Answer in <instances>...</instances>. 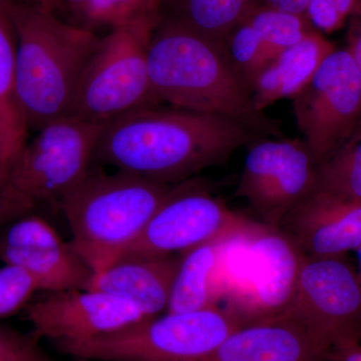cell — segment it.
<instances>
[{
  "instance_id": "16",
  "label": "cell",
  "mask_w": 361,
  "mask_h": 361,
  "mask_svg": "<svg viewBox=\"0 0 361 361\" xmlns=\"http://www.w3.org/2000/svg\"><path fill=\"white\" fill-rule=\"evenodd\" d=\"M331 351L307 325L285 312L240 327L193 361H329Z\"/></svg>"
},
{
  "instance_id": "18",
  "label": "cell",
  "mask_w": 361,
  "mask_h": 361,
  "mask_svg": "<svg viewBox=\"0 0 361 361\" xmlns=\"http://www.w3.org/2000/svg\"><path fill=\"white\" fill-rule=\"evenodd\" d=\"M336 49L325 35L313 30L300 42L280 52L259 73L252 87L256 109L265 111L281 99H293Z\"/></svg>"
},
{
  "instance_id": "23",
  "label": "cell",
  "mask_w": 361,
  "mask_h": 361,
  "mask_svg": "<svg viewBox=\"0 0 361 361\" xmlns=\"http://www.w3.org/2000/svg\"><path fill=\"white\" fill-rule=\"evenodd\" d=\"M248 20L258 33L268 63L314 30L306 16L265 4L258 6L248 16Z\"/></svg>"
},
{
  "instance_id": "22",
  "label": "cell",
  "mask_w": 361,
  "mask_h": 361,
  "mask_svg": "<svg viewBox=\"0 0 361 361\" xmlns=\"http://www.w3.org/2000/svg\"><path fill=\"white\" fill-rule=\"evenodd\" d=\"M315 189L361 202V123L336 153L318 164Z\"/></svg>"
},
{
  "instance_id": "2",
  "label": "cell",
  "mask_w": 361,
  "mask_h": 361,
  "mask_svg": "<svg viewBox=\"0 0 361 361\" xmlns=\"http://www.w3.org/2000/svg\"><path fill=\"white\" fill-rule=\"evenodd\" d=\"M152 92L159 104L230 116L264 137H281L274 120L254 104L225 44L159 16L148 51Z\"/></svg>"
},
{
  "instance_id": "35",
  "label": "cell",
  "mask_w": 361,
  "mask_h": 361,
  "mask_svg": "<svg viewBox=\"0 0 361 361\" xmlns=\"http://www.w3.org/2000/svg\"><path fill=\"white\" fill-rule=\"evenodd\" d=\"M356 254H357V261H358V276H360L361 280V245L358 247L355 250Z\"/></svg>"
},
{
  "instance_id": "27",
  "label": "cell",
  "mask_w": 361,
  "mask_h": 361,
  "mask_svg": "<svg viewBox=\"0 0 361 361\" xmlns=\"http://www.w3.org/2000/svg\"><path fill=\"white\" fill-rule=\"evenodd\" d=\"M358 0H307L305 16L314 30L327 35L341 30Z\"/></svg>"
},
{
  "instance_id": "24",
  "label": "cell",
  "mask_w": 361,
  "mask_h": 361,
  "mask_svg": "<svg viewBox=\"0 0 361 361\" xmlns=\"http://www.w3.org/2000/svg\"><path fill=\"white\" fill-rule=\"evenodd\" d=\"M232 65L251 89L259 73L268 65L262 44L248 18L230 32L224 42Z\"/></svg>"
},
{
  "instance_id": "21",
  "label": "cell",
  "mask_w": 361,
  "mask_h": 361,
  "mask_svg": "<svg viewBox=\"0 0 361 361\" xmlns=\"http://www.w3.org/2000/svg\"><path fill=\"white\" fill-rule=\"evenodd\" d=\"M27 125L21 110L16 80V37L0 7V142L7 166L20 155L26 142Z\"/></svg>"
},
{
  "instance_id": "31",
  "label": "cell",
  "mask_w": 361,
  "mask_h": 361,
  "mask_svg": "<svg viewBox=\"0 0 361 361\" xmlns=\"http://www.w3.org/2000/svg\"><path fill=\"white\" fill-rule=\"evenodd\" d=\"M262 1L263 4L273 8L305 16L307 0H262Z\"/></svg>"
},
{
  "instance_id": "4",
  "label": "cell",
  "mask_w": 361,
  "mask_h": 361,
  "mask_svg": "<svg viewBox=\"0 0 361 361\" xmlns=\"http://www.w3.org/2000/svg\"><path fill=\"white\" fill-rule=\"evenodd\" d=\"M174 186L123 171L90 169L61 199L71 245L92 274L130 251Z\"/></svg>"
},
{
  "instance_id": "34",
  "label": "cell",
  "mask_w": 361,
  "mask_h": 361,
  "mask_svg": "<svg viewBox=\"0 0 361 361\" xmlns=\"http://www.w3.org/2000/svg\"><path fill=\"white\" fill-rule=\"evenodd\" d=\"M161 0H148V6H147V13L152 16H158L159 9H160Z\"/></svg>"
},
{
  "instance_id": "6",
  "label": "cell",
  "mask_w": 361,
  "mask_h": 361,
  "mask_svg": "<svg viewBox=\"0 0 361 361\" xmlns=\"http://www.w3.org/2000/svg\"><path fill=\"white\" fill-rule=\"evenodd\" d=\"M158 18L146 13L99 37L80 78L71 116L106 126L135 109L159 104L148 68Z\"/></svg>"
},
{
  "instance_id": "9",
  "label": "cell",
  "mask_w": 361,
  "mask_h": 361,
  "mask_svg": "<svg viewBox=\"0 0 361 361\" xmlns=\"http://www.w3.org/2000/svg\"><path fill=\"white\" fill-rule=\"evenodd\" d=\"M302 140L317 163L341 148L361 123V71L348 49H336L292 99Z\"/></svg>"
},
{
  "instance_id": "26",
  "label": "cell",
  "mask_w": 361,
  "mask_h": 361,
  "mask_svg": "<svg viewBox=\"0 0 361 361\" xmlns=\"http://www.w3.org/2000/svg\"><path fill=\"white\" fill-rule=\"evenodd\" d=\"M35 279L18 266H0V319L16 314L27 306L35 292Z\"/></svg>"
},
{
  "instance_id": "29",
  "label": "cell",
  "mask_w": 361,
  "mask_h": 361,
  "mask_svg": "<svg viewBox=\"0 0 361 361\" xmlns=\"http://www.w3.org/2000/svg\"><path fill=\"white\" fill-rule=\"evenodd\" d=\"M348 49L361 71V0L348 18Z\"/></svg>"
},
{
  "instance_id": "37",
  "label": "cell",
  "mask_w": 361,
  "mask_h": 361,
  "mask_svg": "<svg viewBox=\"0 0 361 361\" xmlns=\"http://www.w3.org/2000/svg\"><path fill=\"white\" fill-rule=\"evenodd\" d=\"M360 343L361 344V341H360Z\"/></svg>"
},
{
  "instance_id": "7",
  "label": "cell",
  "mask_w": 361,
  "mask_h": 361,
  "mask_svg": "<svg viewBox=\"0 0 361 361\" xmlns=\"http://www.w3.org/2000/svg\"><path fill=\"white\" fill-rule=\"evenodd\" d=\"M243 322L219 306L166 312L87 341L59 344L66 355L94 361H193L212 351Z\"/></svg>"
},
{
  "instance_id": "36",
  "label": "cell",
  "mask_w": 361,
  "mask_h": 361,
  "mask_svg": "<svg viewBox=\"0 0 361 361\" xmlns=\"http://www.w3.org/2000/svg\"><path fill=\"white\" fill-rule=\"evenodd\" d=\"M0 7H1V2H0Z\"/></svg>"
},
{
  "instance_id": "15",
  "label": "cell",
  "mask_w": 361,
  "mask_h": 361,
  "mask_svg": "<svg viewBox=\"0 0 361 361\" xmlns=\"http://www.w3.org/2000/svg\"><path fill=\"white\" fill-rule=\"evenodd\" d=\"M278 229L304 256L343 257L361 245V202L314 189Z\"/></svg>"
},
{
  "instance_id": "19",
  "label": "cell",
  "mask_w": 361,
  "mask_h": 361,
  "mask_svg": "<svg viewBox=\"0 0 361 361\" xmlns=\"http://www.w3.org/2000/svg\"><path fill=\"white\" fill-rule=\"evenodd\" d=\"M231 241L210 242L182 254L167 312L217 306L218 299L224 294L223 263Z\"/></svg>"
},
{
  "instance_id": "20",
  "label": "cell",
  "mask_w": 361,
  "mask_h": 361,
  "mask_svg": "<svg viewBox=\"0 0 361 361\" xmlns=\"http://www.w3.org/2000/svg\"><path fill=\"white\" fill-rule=\"evenodd\" d=\"M262 0H161L159 16L224 44Z\"/></svg>"
},
{
  "instance_id": "3",
  "label": "cell",
  "mask_w": 361,
  "mask_h": 361,
  "mask_svg": "<svg viewBox=\"0 0 361 361\" xmlns=\"http://www.w3.org/2000/svg\"><path fill=\"white\" fill-rule=\"evenodd\" d=\"M16 37L18 99L28 130L71 116L80 78L99 37L52 11L0 0Z\"/></svg>"
},
{
  "instance_id": "14",
  "label": "cell",
  "mask_w": 361,
  "mask_h": 361,
  "mask_svg": "<svg viewBox=\"0 0 361 361\" xmlns=\"http://www.w3.org/2000/svg\"><path fill=\"white\" fill-rule=\"evenodd\" d=\"M0 262L25 270L39 291L85 288L92 276L71 242L37 214L0 228Z\"/></svg>"
},
{
  "instance_id": "12",
  "label": "cell",
  "mask_w": 361,
  "mask_h": 361,
  "mask_svg": "<svg viewBox=\"0 0 361 361\" xmlns=\"http://www.w3.org/2000/svg\"><path fill=\"white\" fill-rule=\"evenodd\" d=\"M247 250L248 273L230 292L225 307L244 325L286 312L304 256L283 233L269 227L247 238Z\"/></svg>"
},
{
  "instance_id": "32",
  "label": "cell",
  "mask_w": 361,
  "mask_h": 361,
  "mask_svg": "<svg viewBox=\"0 0 361 361\" xmlns=\"http://www.w3.org/2000/svg\"><path fill=\"white\" fill-rule=\"evenodd\" d=\"M39 1V6L42 8L51 11L52 7L58 4H66L70 6L71 9H73L75 13L82 16V9H84L85 0H37Z\"/></svg>"
},
{
  "instance_id": "17",
  "label": "cell",
  "mask_w": 361,
  "mask_h": 361,
  "mask_svg": "<svg viewBox=\"0 0 361 361\" xmlns=\"http://www.w3.org/2000/svg\"><path fill=\"white\" fill-rule=\"evenodd\" d=\"M180 257L128 254L90 277L85 288L129 301L147 318L166 313Z\"/></svg>"
},
{
  "instance_id": "1",
  "label": "cell",
  "mask_w": 361,
  "mask_h": 361,
  "mask_svg": "<svg viewBox=\"0 0 361 361\" xmlns=\"http://www.w3.org/2000/svg\"><path fill=\"white\" fill-rule=\"evenodd\" d=\"M267 137L230 116L149 104L104 126L94 161L159 184L224 166L239 149Z\"/></svg>"
},
{
  "instance_id": "5",
  "label": "cell",
  "mask_w": 361,
  "mask_h": 361,
  "mask_svg": "<svg viewBox=\"0 0 361 361\" xmlns=\"http://www.w3.org/2000/svg\"><path fill=\"white\" fill-rule=\"evenodd\" d=\"M104 126L70 116L44 126L9 166L0 187V228L61 199L90 171Z\"/></svg>"
},
{
  "instance_id": "28",
  "label": "cell",
  "mask_w": 361,
  "mask_h": 361,
  "mask_svg": "<svg viewBox=\"0 0 361 361\" xmlns=\"http://www.w3.org/2000/svg\"><path fill=\"white\" fill-rule=\"evenodd\" d=\"M0 361H52L42 346L39 338L32 334L0 326Z\"/></svg>"
},
{
  "instance_id": "25",
  "label": "cell",
  "mask_w": 361,
  "mask_h": 361,
  "mask_svg": "<svg viewBox=\"0 0 361 361\" xmlns=\"http://www.w3.org/2000/svg\"><path fill=\"white\" fill-rule=\"evenodd\" d=\"M147 6L148 0H85L82 16L90 25L113 30L148 13Z\"/></svg>"
},
{
  "instance_id": "8",
  "label": "cell",
  "mask_w": 361,
  "mask_h": 361,
  "mask_svg": "<svg viewBox=\"0 0 361 361\" xmlns=\"http://www.w3.org/2000/svg\"><path fill=\"white\" fill-rule=\"evenodd\" d=\"M267 226L231 210L199 180L175 185L128 254L176 255L215 241L248 238Z\"/></svg>"
},
{
  "instance_id": "10",
  "label": "cell",
  "mask_w": 361,
  "mask_h": 361,
  "mask_svg": "<svg viewBox=\"0 0 361 361\" xmlns=\"http://www.w3.org/2000/svg\"><path fill=\"white\" fill-rule=\"evenodd\" d=\"M247 149L235 195L248 202L259 222L278 229L314 191L317 161L300 137H261Z\"/></svg>"
},
{
  "instance_id": "30",
  "label": "cell",
  "mask_w": 361,
  "mask_h": 361,
  "mask_svg": "<svg viewBox=\"0 0 361 361\" xmlns=\"http://www.w3.org/2000/svg\"><path fill=\"white\" fill-rule=\"evenodd\" d=\"M329 361H361V344H346L334 349Z\"/></svg>"
},
{
  "instance_id": "33",
  "label": "cell",
  "mask_w": 361,
  "mask_h": 361,
  "mask_svg": "<svg viewBox=\"0 0 361 361\" xmlns=\"http://www.w3.org/2000/svg\"><path fill=\"white\" fill-rule=\"evenodd\" d=\"M8 166H7L6 158H4V151H2L1 142H0V187L6 180Z\"/></svg>"
},
{
  "instance_id": "13",
  "label": "cell",
  "mask_w": 361,
  "mask_h": 361,
  "mask_svg": "<svg viewBox=\"0 0 361 361\" xmlns=\"http://www.w3.org/2000/svg\"><path fill=\"white\" fill-rule=\"evenodd\" d=\"M37 338L56 344L87 341L148 319L125 299L94 289L47 292L26 306Z\"/></svg>"
},
{
  "instance_id": "11",
  "label": "cell",
  "mask_w": 361,
  "mask_h": 361,
  "mask_svg": "<svg viewBox=\"0 0 361 361\" xmlns=\"http://www.w3.org/2000/svg\"><path fill=\"white\" fill-rule=\"evenodd\" d=\"M287 313L331 348L361 341V280L343 257L303 256Z\"/></svg>"
}]
</instances>
